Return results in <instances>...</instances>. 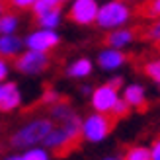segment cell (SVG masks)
<instances>
[{"label":"cell","mask_w":160,"mask_h":160,"mask_svg":"<svg viewBox=\"0 0 160 160\" xmlns=\"http://www.w3.org/2000/svg\"><path fill=\"white\" fill-rule=\"evenodd\" d=\"M158 86H160V84H158Z\"/></svg>","instance_id":"35"},{"label":"cell","mask_w":160,"mask_h":160,"mask_svg":"<svg viewBox=\"0 0 160 160\" xmlns=\"http://www.w3.org/2000/svg\"><path fill=\"white\" fill-rule=\"evenodd\" d=\"M4 12H6V8H4V4H2V2H0V16H2Z\"/></svg>","instance_id":"32"},{"label":"cell","mask_w":160,"mask_h":160,"mask_svg":"<svg viewBox=\"0 0 160 160\" xmlns=\"http://www.w3.org/2000/svg\"><path fill=\"white\" fill-rule=\"evenodd\" d=\"M62 4H65V0H35V4L31 6V14H33V18H37V16H41V14L62 8Z\"/></svg>","instance_id":"19"},{"label":"cell","mask_w":160,"mask_h":160,"mask_svg":"<svg viewBox=\"0 0 160 160\" xmlns=\"http://www.w3.org/2000/svg\"><path fill=\"white\" fill-rule=\"evenodd\" d=\"M125 65H127V55L123 49H113V47L106 45L96 55V67L103 72H117Z\"/></svg>","instance_id":"10"},{"label":"cell","mask_w":160,"mask_h":160,"mask_svg":"<svg viewBox=\"0 0 160 160\" xmlns=\"http://www.w3.org/2000/svg\"><path fill=\"white\" fill-rule=\"evenodd\" d=\"M150 154H152V160H160V137L152 141V145H150Z\"/></svg>","instance_id":"28"},{"label":"cell","mask_w":160,"mask_h":160,"mask_svg":"<svg viewBox=\"0 0 160 160\" xmlns=\"http://www.w3.org/2000/svg\"><path fill=\"white\" fill-rule=\"evenodd\" d=\"M113 125L115 119L109 113L92 111L86 117H82V141L90 142V145H100L111 135Z\"/></svg>","instance_id":"4"},{"label":"cell","mask_w":160,"mask_h":160,"mask_svg":"<svg viewBox=\"0 0 160 160\" xmlns=\"http://www.w3.org/2000/svg\"><path fill=\"white\" fill-rule=\"evenodd\" d=\"M53 127H55V121L49 115H33V117L26 119L20 127H16V131H12L10 139H8V145L14 150L43 147V141L53 131Z\"/></svg>","instance_id":"1"},{"label":"cell","mask_w":160,"mask_h":160,"mask_svg":"<svg viewBox=\"0 0 160 160\" xmlns=\"http://www.w3.org/2000/svg\"><path fill=\"white\" fill-rule=\"evenodd\" d=\"M14 70L23 76H39L49 70L51 67V55L41 51H31L23 49L18 57L14 59Z\"/></svg>","instance_id":"5"},{"label":"cell","mask_w":160,"mask_h":160,"mask_svg":"<svg viewBox=\"0 0 160 160\" xmlns=\"http://www.w3.org/2000/svg\"><path fill=\"white\" fill-rule=\"evenodd\" d=\"M147 12L152 18H160V0H150L148 6H147Z\"/></svg>","instance_id":"27"},{"label":"cell","mask_w":160,"mask_h":160,"mask_svg":"<svg viewBox=\"0 0 160 160\" xmlns=\"http://www.w3.org/2000/svg\"><path fill=\"white\" fill-rule=\"evenodd\" d=\"M23 106V92L18 82L4 80L0 82V113L10 115Z\"/></svg>","instance_id":"9"},{"label":"cell","mask_w":160,"mask_h":160,"mask_svg":"<svg viewBox=\"0 0 160 160\" xmlns=\"http://www.w3.org/2000/svg\"><path fill=\"white\" fill-rule=\"evenodd\" d=\"M133 41H135V31L129 26L111 29V31H108V35H106V45L113 47V49H123L125 51L129 45H133Z\"/></svg>","instance_id":"14"},{"label":"cell","mask_w":160,"mask_h":160,"mask_svg":"<svg viewBox=\"0 0 160 160\" xmlns=\"http://www.w3.org/2000/svg\"><path fill=\"white\" fill-rule=\"evenodd\" d=\"M78 90H80V94H82V96H88V98H90L92 92H94V86H90V84H80Z\"/></svg>","instance_id":"30"},{"label":"cell","mask_w":160,"mask_h":160,"mask_svg":"<svg viewBox=\"0 0 160 160\" xmlns=\"http://www.w3.org/2000/svg\"><path fill=\"white\" fill-rule=\"evenodd\" d=\"M145 37L152 43H160V18H154L148 23V28L145 31Z\"/></svg>","instance_id":"24"},{"label":"cell","mask_w":160,"mask_h":160,"mask_svg":"<svg viewBox=\"0 0 160 160\" xmlns=\"http://www.w3.org/2000/svg\"><path fill=\"white\" fill-rule=\"evenodd\" d=\"M98 10H100V0H70L65 14L70 23L88 28V26H96Z\"/></svg>","instance_id":"6"},{"label":"cell","mask_w":160,"mask_h":160,"mask_svg":"<svg viewBox=\"0 0 160 160\" xmlns=\"http://www.w3.org/2000/svg\"><path fill=\"white\" fill-rule=\"evenodd\" d=\"M65 18H67V14L62 12V8H57V10H53V12H47V14L37 16V18H35V23H37V28L59 29Z\"/></svg>","instance_id":"17"},{"label":"cell","mask_w":160,"mask_h":160,"mask_svg":"<svg viewBox=\"0 0 160 160\" xmlns=\"http://www.w3.org/2000/svg\"><path fill=\"white\" fill-rule=\"evenodd\" d=\"M121 98L131 106V109H145L148 96H147V88L141 82H131L125 84L121 88Z\"/></svg>","instance_id":"11"},{"label":"cell","mask_w":160,"mask_h":160,"mask_svg":"<svg viewBox=\"0 0 160 160\" xmlns=\"http://www.w3.org/2000/svg\"><path fill=\"white\" fill-rule=\"evenodd\" d=\"M123 160H152V154H150V147L145 145H133L125 150Z\"/></svg>","instance_id":"20"},{"label":"cell","mask_w":160,"mask_h":160,"mask_svg":"<svg viewBox=\"0 0 160 160\" xmlns=\"http://www.w3.org/2000/svg\"><path fill=\"white\" fill-rule=\"evenodd\" d=\"M14 65L10 62V59L6 57H0V82H4V80L10 78V72H12Z\"/></svg>","instance_id":"25"},{"label":"cell","mask_w":160,"mask_h":160,"mask_svg":"<svg viewBox=\"0 0 160 160\" xmlns=\"http://www.w3.org/2000/svg\"><path fill=\"white\" fill-rule=\"evenodd\" d=\"M125 2H133V0H125Z\"/></svg>","instance_id":"33"},{"label":"cell","mask_w":160,"mask_h":160,"mask_svg":"<svg viewBox=\"0 0 160 160\" xmlns=\"http://www.w3.org/2000/svg\"><path fill=\"white\" fill-rule=\"evenodd\" d=\"M10 8H14L16 12H23V10H31V6L35 4V0H8Z\"/></svg>","instance_id":"26"},{"label":"cell","mask_w":160,"mask_h":160,"mask_svg":"<svg viewBox=\"0 0 160 160\" xmlns=\"http://www.w3.org/2000/svg\"><path fill=\"white\" fill-rule=\"evenodd\" d=\"M76 113V109L72 108V103L67 102V100H61L57 103H53V106H49V115L55 123H62V121H67V119H70Z\"/></svg>","instance_id":"16"},{"label":"cell","mask_w":160,"mask_h":160,"mask_svg":"<svg viewBox=\"0 0 160 160\" xmlns=\"http://www.w3.org/2000/svg\"><path fill=\"white\" fill-rule=\"evenodd\" d=\"M62 100V94L57 90V88H53V86H49V88H45V90L41 92V103L43 106H53V103H57V102H61Z\"/></svg>","instance_id":"22"},{"label":"cell","mask_w":160,"mask_h":160,"mask_svg":"<svg viewBox=\"0 0 160 160\" xmlns=\"http://www.w3.org/2000/svg\"><path fill=\"white\" fill-rule=\"evenodd\" d=\"M131 20H133V10L129 2H125V0H106V2H100L96 28H100L102 31H111L129 26Z\"/></svg>","instance_id":"3"},{"label":"cell","mask_w":160,"mask_h":160,"mask_svg":"<svg viewBox=\"0 0 160 160\" xmlns=\"http://www.w3.org/2000/svg\"><path fill=\"white\" fill-rule=\"evenodd\" d=\"M102 160H123V156H115V154H109V156H103Z\"/></svg>","instance_id":"31"},{"label":"cell","mask_w":160,"mask_h":160,"mask_svg":"<svg viewBox=\"0 0 160 160\" xmlns=\"http://www.w3.org/2000/svg\"><path fill=\"white\" fill-rule=\"evenodd\" d=\"M123 80H125V78H123L121 74H115V76H111V78L108 80V82H109V84H113L115 88H119V90H121V88L125 86V82H123Z\"/></svg>","instance_id":"29"},{"label":"cell","mask_w":160,"mask_h":160,"mask_svg":"<svg viewBox=\"0 0 160 160\" xmlns=\"http://www.w3.org/2000/svg\"><path fill=\"white\" fill-rule=\"evenodd\" d=\"M129 113H131V106H129V103H127L123 98H119L117 103L113 106V109H111V113H109V115L113 117V119H123V117H127Z\"/></svg>","instance_id":"23"},{"label":"cell","mask_w":160,"mask_h":160,"mask_svg":"<svg viewBox=\"0 0 160 160\" xmlns=\"http://www.w3.org/2000/svg\"><path fill=\"white\" fill-rule=\"evenodd\" d=\"M26 49L31 51H41V53H51L61 45V33L57 29H45V28H35L23 37Z\"/></svg>","instance_id":"7"},{"label":"cell","mask_w":160,"mask_h":160,"mask_svg":"<svg viewBox=\"0 0 160 160\" xmlns=\"http://www.w3.org/2000/svg\"><path fill=\"white\" fill-rule=\"evenodd\" d=\"M23 49H26L23 37H20L18 33H0V57L14 61Z\"/></svg>","instance_id":"12"},{"label":"cell","mask_w":160,"mask_h":160,"mask_svg":"<svg viewBox=\"0 0 160 160\" xmlns=\"http://www.w3.org/2000/svg\"><path fill=\"white\" fill-rule=\"evenodd\" d=\"M22 26V20L16 12H4L0 16V33H18Z\"/></svg>","instance_id":"18"},{"label":"cell","mask_w":160,"mask_h":160,"mask_svg":"<svg viewBox=\"0 0 160 160\" xmlns=\"http://www.w3.org/2000/svg\"><path fill=\"white\" fill-rule=\"evenodd\" d=\"M94 72V61L88 57H76L67 65L65 74L72 80H86Z\"/></svg>","instance_id":"13"},{"label":"cell","mask_w":160,"mask_h":160,"mask_svg":"<svg viewBox=\"0 0 160 160\" xmlns=\"http://www.w3.org/2000/svg\"><path fill=\"white\" fill-rule=\"evenodd\" d=\"M0 2H4V0H0Z\"/></svg>","instance_id":"34"},{"label":"cell","mask_w":160,"mask_h":160,"mask_svg":"<svg viewBox=\"0 0 160 160\" xmlns=\"http://www.w3.org/2000/svg\"><path fill=\"white\" fill-rule=\"evenodd\" d=\"M80 139H82V117L74 113L67 121L55 123L53 131L43 141V147L49 148L53 154H67L78 145Z\"/></svg>","instance_id":"2"},{"label":"cell","mask_w":160,"mask_h":160,"mask_svg":"<svg viewBox=\"0 0 160 160\" xmlns=\"http://www.w3.org/2000/svg\"><path fill=\"white\" fill-rule=\"evenodd\" d=\"M142 70H145V74L152 80V82L160 84V59H150L145 62V67H142Z\"/></svg>","instance_id":"21"},{"label":"cell","mask_w":160,"mask_h":160,"mask_svg":"<svg viewBox=\"0 0 160 160\" xmlns=\"http://www.w3.org/2000/svg\"><path fill=\"white\" fill-rule=\"evenodd\" d=\"M119 98H121V90L109 82H103L94 86V92L90 96V108L92 111H100V113H111Z\"/></svg>","instance_id":"8"},{"label":"cell","mask_w":160,"mask_h":160,"mask_svg":"<svg viewBox=\"0 0 160 160\" xmlns=\"http://www.w3.org/2000/svg\"><path fill=\"white\" fill-rule=\"evenodd\" d=\"M53 152L45 147H31L23 150H16L12 154H6L2 160H51Z\"/></svg>","instance_id":"15"}]
</instances>
